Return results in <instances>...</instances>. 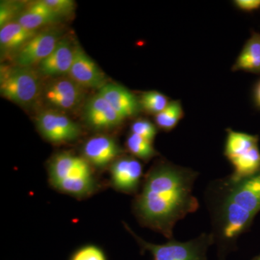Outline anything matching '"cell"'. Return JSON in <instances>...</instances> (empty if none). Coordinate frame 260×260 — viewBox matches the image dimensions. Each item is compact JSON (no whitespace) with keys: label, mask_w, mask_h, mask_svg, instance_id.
Returning <instances> with one entry per match:
<instances>
[{"label":"cell","mask_w":260,"mask_h":260,"mask_svg":"<svg viewBox=\"0 0 260 260\" xmlns=\"http://www.w3.org/2000/svg\"><path fill=\"white\" fill-rule=\"evenodd\" d=\"M199 173L189 168L159 160L145 174L133 210L142 226L170 240L178 221L199 208L193 187Z\"/></svg>","instance_id":"obj_1"},{"label":"cell","mask_w":260,"mask_h":260,"mask_svg":"<svg viewBox=\"0 0 260 260\" xmlns=\"http://www.w3.org/2000/svg\"><path fill=\"white\" fill-rule=\"evenodd\" d=\"M205 202L218 259L225 260L237 250L239 237L260 212V171L242 179L229 175L211 181L205 189Z\"/></svg>","instance_id":"obj_2"},{"label":"cell","mask_w":260,"mask_h":260,"mask_svg":"<svg viewBox=\"0 0 260 260\" xmlns=\"http://www.w3.org/2000/svg\"><path fill=\"white\" fill-rule=\"evenodd\" d=\"M48 173L56 190L79 199L93 194L98 188L92 166L84 157L69 152L55 154L49 160Z\"/></svg>","instance_id":"obj_3"},{"label":"cell","mask_w":260,"mask_h":260,"mask_svg":"<svg viewBox=\"0 0 260 260\" xmlns=\"http://www.w3.org/2000/svg\"><path fill=\"white\" fill-rule=\"evenodd\" d=\"M43 85L41 73L31 67H1L0 93L10 102L31 106L40 100Z\"/></svg>","instance_id":"obj_4"},{"label":"cell","mask_w":260,"mask_h":260,"mask_svg":"<svg viewBox=\"0 0 260 260\" xmlns=\"http://www.w3.org/2000/svg\"><path fill=\"white\" fill-rule=\"evenodd\" d=\"M259 136L226 129L223 154L232 164L235 179L249 177L260 171Z\"/></svg>","instance_id":"obj_5"},{"label":"cell","mask_w":260,"mask_h":260,"mask_svg":"<svg viewBox=\"0 0 260 260\" xmlns=\"http://www.w3.org/2000/svg\"><path fill=\"white\" fill-rule=\"evenodd\" d=\"M125 226L142 251H149L153 260H208V249L214 245V239L210 233H203L199 237L185 242L172 239L166 244H155L138 237L126 224Z\"/></svg>","instance_id":"obj_6"},{"label":"cell","mask_w":260,"mask_h":260,"mask_svg":"<svg viewBox=\"0 0 260 260\" xmlns=\"http://www.w3.org/2000/svg\"><path fill=\"white\" fill-rule=\"evenodd\" d=\"M85 88L68 76L51 78L43 85L40 100L55 111H73L81 105ZM39 100V101H40Z\"/></svg>","instance_id":"obj_7"},{"label":"cell","mask_w":260,"mask_h":260,"mask_svg":"<svg viewBox=\"0 0 260 260\" xmlns=\"http://www.w3.org/2000/svg\"><path fill=\"white\" fill-rule=\"evenodd\" d=\"M37 126L44 139L56 145L75 141L82 134L78 123L52 109L43 111L37 116Z\"/></svg>","instance_id":"obj_8"},{"label":"cell","mask_w":260,"mask_h":260,"mask_svg":"<svg viewBox=\"0 0 260 260\" xmlns=\"http://www.w3.org/2000/svg\"><path fill=\"white\" fill-rule=\"evenodd\" d=\"M143 176V164L133 155L119 157L110 167L111 184L124 194H138Z\"/></svg>","instance_id":"obj_9"},{"label":"cell","mask_w":260,"mask_h":260,"mask_svg":"<svg viewBox=\"0 0 260 260\" xmlns=\"http://www.w3.org/2000/svg\"><path fill=\"white\" fill-rule=\"evenodd\" d=\"M61 39L59 29L49 28L39 32L16 54L17 65L31 67L40 64L50 55Z\"/></svg>","instance_id":"obj_10"},{"label":"cell","mask_w":260,"mask_h":260,"mask_svg":"<svg viewBox=\"0 0 260 260\" xmlns=\"http://www.w3.org/2000/svg\"><path fill=\"white\" fill-rule=\"evenodd\" d=\"M68 76L83 88L100 89L107 83L105 74L78 44Z\"/></svg>","instance_id":"obj_11"},{"label":"cell","mask_w":260,"mask_h":260,"mask_svg":"<svg viewBox=\"0 0 260 260\" xmlns=\"http://www.w3.org/2000/svg\"><path fill=\"white\" fill-rule=\"evenodd\" d=\"M83 157L92 167L105 169L122 156L123 150L117 141L107 135H98L90 138L83 145Z\"/></svg>","instance_id":"obj_12"},{"label":"cell","mask_w":260,"mask_h":260,"mask_svg":"<svg viewBox=\"0 0 260 260\" xmlns=\"http://www.w3.org/2000/svg\"><path fill=\"white\" fill-rule=\"evenodd\" d=\"M84 113L87 124L96 130L114 129L124 120L99 93L89 99Z\"/></svg>","instance_id":"obj_13"},{"label":"cell","mask_w":260,"mask_h":260,"mask_svg":"<svg viewBox=\"0 0 260 260\" xmlns=\"http://www.w3.org/2000/svg\"><path fill=\"white\" fill-rule=\"evenodd\" d=\"M99 93L124 119L138 115L141 111L138 97L119 84L107 83Z\"/></svg>","instance_id":"obj_14"},{"label":"cell","mask_w":260,"mask_h":260,"mask_svg":"<svg viewBox=\"0 0 260 260\" xmlns=\"http://www.w3.org/2000/svg\"><path fill=\"white\" fill-rule=\"evenodd\" d=\"M75 45L67 38L61 39L55 49L39 64V73L44 76H68L74 60Z\"/></svg>","instance_id":"obj_15"},{"label":"cell","mask_w":260,"mask_h":260,"mask_svg":"<svg viewBox=\"0 0 260 260\" xmlns=\"http://www.w3.org/2000/svg\"><path fill=\"white\" fill-rule=\"evenodd\" d=\"M60 20V17L56 15L42 0L25 7L16 21L29 30H38L42 26L56 23Z\"/></svg>","instance_id":"obj_16"},{"label":"cell","mask_w":260,"mask_h":260,"mask_svg":"<svg viewBox=\"0 0 260 260\" xmlns=\"http://www.w3.org/2000/svg\"><path fill=\"white\" fill-rule=\"evenodd\" d=\"M39 32L29 30L17 21L5 25L0 30V47L3 53H18Z\"/></svg>","instance_id":"obj_17"},{"label":"cell","mask_w":260,"mask_h":260,"mask_svg":"<svg viewBox=\"0 0 260 260\" xmlns=\"http://www.w3.org/2000/svg\"><path fill=\"white\" fill-rule=\"evenodd\" d=\"M232 70L259 74L260 34L253 31L237 56Z\"/></svg>","instance_id":"obj_18"},{"label":"cell","mask_w":260,"mask_h":260,"mask_svg":"<svg viewBox=\"0 0 260 260\" xmlns=\"http://www.w3.org/2000/svg\"><path fill=\"white\" fill-rule=\"evenodd\" d=\"M184 112L180 101H170L167 107L155 116V125L165 132H170L184 118Z\"/></svg>","instance_id":"obj_19"},{"label":"cell","mask_w":260,"mask_h":260,"mask_svg":"<svg viewBox=\"0 0 260 260\" xmlns=\"http://www.w3.org/2000/svg\"><path fill=\"white\" fill-rule=\"evenodd\" d=\"M126 147L130 153L135 158L148 162L158 156L159 153L154 148L153 143L130 133L126 140Z\"/></svg>","instance_id":"obj_20"},{"label":"cell","mask_w":260,"mask_h":260,"mask_svg":"<svg viewBox=\"0 0 260 260\" xmlns=\"http://www.w3.org/2000/svg\"><path fill=\"white\" fill-rule=\"evenodd\" d=\"M138 99L141 110L154 116L161 112L170 102L167 95L155 90L144 92Z\"/></svg>","instance_id":"obj_21"},{"label":"cell","mask_w":260,"mask_h":260,"mask_svg":"<svg viewBox=\"0 0 260 260\" xmlns=\"http://www.w3.org/2000/svg\"><path fill=\"white\" fill-rule=\"evenodd\" d=\"M25 3L21 2H1L0 5V27L16 21L25 10Z\"/></svg>","instance_id":"obj_22"},{"label":"cell","mask_w":260,"mask_h":260,"mask_svg":"<svg viewBox=\"0 0 260 260\" xmlns=\"http://www.w3.org/2000/svg\"><path fill=\"white\" fill-rule=\"evenodd\" d=\"M130 133H134V134L153 143L157 133H158V129L155 124L148 119H139L135 120L131 124Z\"/></svg>","instance_id":"obj_23"},{"label":"cell","mask_w":260,"mask_h":260,"mask_svg":"<svg viewBox=\"0 0 260 260\" xmlns=\"http://www.w3.org/2000/svg\"><path fill=\"white\" fill-rule=\"evenodd\" d=\"M70 260H107L104 251L99 246L86 245L78 249Z\"/></svg>","instance_id":"obj_24"},{"label":"cell","mask_w":260,"mask_h":260,"mask_svg":"<svg viewBox=\"0 0 260 260\" xmlns=\"http://www.w3.org/2000/svg\"><path fill=\"white\" fill-rule=\"evenodd\" d=\"M44 3L61 19L71 15L75 9L73 0H44Z\"/></svg>","instance_id":"obj_25"},{"label":"cell","mask_w":260,"mask_h":260,"mask_svg":"<svg viewBox=\"0 0 260 260\" xmlns=\"http://www.w3.org/2000/svg\"><path fill=\"white\" fill-rule=\"evenodd\" d=\"M233 3L238 10L245 13H252L260 9V0H235Z\"/></svg>","instance_id":"obj_26"},{"label":"cell","mask_w":260,"mask_h":260,"mask_svg":"<svg viewBox=\"0 0 260 260\" xmlns=\"http://www.w3.org/2000/svg\"><path fill=\"white\" fill-rule=\"evenodd\" d=\"M253 99L256 107L260 109V79L254 85V90H253Z\"/></svg>","instance_id":"obj_27"},{"label":"cell","mask_w":260,"mask_h":260,"mask_svg":"<svg viewBox=\"0 0 260 260\" xmlns=\"http://www.w3.org/2000/svg\"><path fill=\"white\" fill-rule=\"evenodd\" d=\"M251 260H260V254L259 255L256 256L255 257L253 258Z\"/></svg>","instance_id":"obj_28"}]
</instances>
